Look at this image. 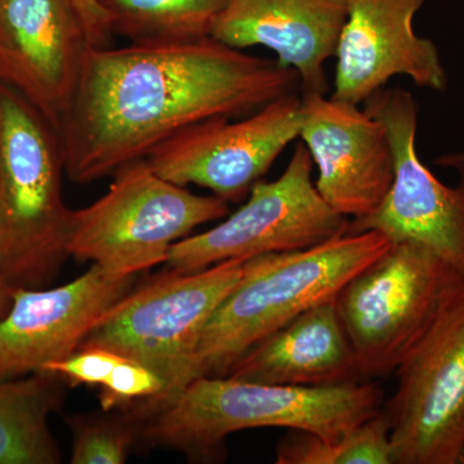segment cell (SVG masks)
I'll list each match as a JSON object with an SVG mask.
<instances>
[{"instance_id":"6da1fadb","label":"cell","mask_w":464,"mask_h":464,"mask_svg":"<svg viewBox=\"0 0 464 464\" xmlns=\"http://www.w3.org/2000/svg\"><path fill=\"white\" fill-rule=\"evenodd\" d=\"M301 92L295 70L212 36L177 44L88 47L57 133L72 182L114 176L191 125L241 118Z\"/></svg>"},{"instance_id":"7a4b0ae2","label":"cell","mask_w":464,"mask_h":464,"mask_svg":"<svg viewBox=\"0 0 464 464\" xmlns=\"http://www.w3.org/2000/svg\"><path fill=\"white\" fill-rule=\"evenodd\" d=\"M384 405L377 383L286 386L209 375L190 382L150 415L146 438L192 456L216 454L234 432L288 429L334 440L373 418Z\"/></svg>"},{"instance_id":"3957f363","label":"cell","mask_w":464,"mask_h":464,"mask_svg":"<svg viewBox=\"0 0 464 464\" xmlns=\"http://www.w3.org/2000/svg\"><path fill=\"white\" fill-rule=\"evenodd\" d=\"M377 231L344 234L313 248L258 256L210 315L197 344L190 382L225 375L277 329L334 299L357 273L391 246Z\"/></svg>"},{"instance_id":"277c9868","label":"cell","mask_w":464,"mask_h":464,"mask_svg":"<svg viewBox=\"0 0 464 464\" xmlns=\"http://www.w3.org/2000/svg\"><path fill=\"white\" fill-rule=\"evenodd\" d=\"M63 173L53 125L0 83V276L12 288H45L70 257Z\"/></svg>"},{"instance_id":"5b68a950","label":"cell","mask_w":464,"mask_h":464,"mask_svg":"<svg viewBox=\"0 0 464 464\" xmlns=\"http://www.w3.org/2000/svg\"><path fill=\"white\" fill-rule=\"evenodd\" d=\"M250 261L231 259L192 273L160 275L127 293L85 338L81 348L111 351L163 378V395L130 415L146 420L190 383L192 357L204 325Z\"/></svg>"},{"instance_id":"8992f818","label":"cell","mask_w":464,"mask_h":464,"mask_svg":"<svg viewBox=\"0 0 464 464\" xmlns=\"http://www.w3.org/2000/svg\"><path fill=\"white\" fill-rule=\"evenodd\" d=\"M114 177L99 200L72 212L69 255L115 276L167 264L173 244L230 215L227 201L168 181L146 160Z\"/></svg>"},{"instance_id":"52a82bcc","label":"cell","mask_w":464,"mask_h":464,"mask_svg":"<svg viewBox=\"0 0 464 464\" xmlns=\"http://www.w3.org/2000/svg\"><path fill=\"white\" fill-rule=\"evenodd\" d=\"M463 284L444 259L413 241L391 243L357 273L335 306L362 380L396 372Z\"/></svg>"},{"instance_id":"ba28073f","label":"cell","mask_w":464,"mask_h":464,"mask_svg":"<svg viewBox=\"0 0 464 464\" xmlns=\"http://www.w3.org/2000/svg\"><path fill=\"white\" fill-rule=\"evenodd\" d=\"M313 170L310 152L298 145L279 179H261L225 221L173 244L169 270L192 273L231 259L295 252L347 234L348 218L320 197Z\"/></svg>"},{"instance_id":"9c48e42d","label":"cell","mask_w":464,"mask_h":464,"mask_svg":"<svg viewBox=\"0 0 464 464\" xmlns=\"http://www.w3.org/2000/svg\"><path fill=\"white\" fill-rule=\"evenodd\" d=\"M393 464H464V284L396 369Z\"/></svg>"},{"instance_id":"30bf717a","label":"cell","mask_w":464,"mask_h":464,"mask_svg":"<svg viewBox=\"0 0 464 464\" xmlns=\"http://www.w3.org/2000/svg\"><path fill=\"white\" fill-rule=\"evenodd\" d=\"M365 110L389 133L395 179L373 213L348 219L347 234L377 231L392 243L422 244L464 279V177L456 188L444 185L418 157V108L408 91L382 88Z\"/></svg>"},{"instance_id":"8fae6325","label":"cell","mask_w":464,"mask_h":464,"mask_svg":"<svg viewBox=\"0 0 464 464\" xmlns=\"http://www.w3.org/2000/svg\"><path fill=\"white\" fill-rule=\"evenodd\" d=\"M301 92L241 116H216L186 128L146 159L177 185L208 188L227 203L248 198L275 160L299 136Z\"/></svg>"},{"instance_id":"7c38bea8","label":"cell","mask_w":464,"mask_h":464,"mask_svg":"<svg viewBox=\"0 0 464 464\" xmlns=\"http://www.w3.org/2000/svg\"><path fill=\"white\" fill-rule=\"evenodd\" d=\"M299 139L317 168L316 190L348 219L373 213L395 179L389 133L359 105L301 93Z\"/></svg>"},{"instance_id":"4fadbf2b","label":"cell","mask_w":464,"mask_h":464,"mask_svg":"<svg viewBox=\"0 0 464 464\" xmlns=\"http://www.w3.org/2000/svg\"><path fill=\"white\" fill-rule=\"evenodd\" d=\"M133 282L134 276H115L92 265L57 288L14 290L0 320V382L41 373L72 355Z\"/></svg>"},{"instance_id":"5bb4252c","label":"cell","mask_w":464,"mask_h":464,"mask_svg":"<svg viewBox=\"0 0 464 464\" xmlns=\"http://www.w3.org/2000/svg\"><path fill=\"white\" fill-rule=\"evenodd\" d=\"M426 2L346 0L332 99L360 106L398 75L420 88L447 90V72L435 43L414 30V18Z\"/></svg>"},{"instance_id":"9a60e30c","label":"cell","mask_w":464,"mask_h":464,"mask_svg":"<svg viewBox=\"0 0 464 464\" xmlns=\"http://www.w3.org/2000/svg\"><path fill=\"white\" fill-rule=\"evenodd\" d=\"M88 47L67 0H0V83L29 101L56 130Z\"/></svg>"},{"instance_id":"2e32d148","label":"cell","mask_w":464,"mask_h":464,"mask_svg":"<svg viewBox=\"0 0 464 464\" xmlns=\"http://www.w3.org/2000/svg\"><path fill=\"white\" fill-rule=\"evenodd\" d=\"M346 14V0H225L212 38L237 50L268 48L297 72L301 93L326 94L324 66Z\"/></svg>"},{"instance_id":"e0dca14e","label":"cell","mask_w":464,"mask_h":464,"mask_svg":"<svg viewBox=\"0 0 464 464\" xmlns=\"http://www.w3.org/2000/svg\"><path fill=\"white\" fill-rule=\"evenodd\" d=\"M227 377L286 386L362 381L335 298L308 308L246 351Z\"/></svg>"},{"instance_id":"ac0fdd59","label":"cell","mask_w":464,"mask_h":464,"mask_svg":"<svg viewBox=\"0 0 464 464\" xmlns=\"http://www.w3.org/2000/svg\"><path fill=\"white\" fill-rule=\"evenodd\" d=\"M63 404L56 374L0 382V464H57L60 449L48 426Z\"/></svg>"},{"instance_id":"d6986e66","label":"cell","mask_w":464,"mask_h":464,"mask_svg":"<svg viewBox=\"0 0 464 464\" xmlns=\"http://www.w3.org/2000/svg\"><path fill=\"white\" fill-rule=\"evenodd\" d=\"M110 29L130 44H177L212 36L225 0H100Z\"/></svg>"},{"instance_id":"ffe728a7","label":"cell","mask_w":464,"mask_h":464,"mask_svg":"<svg viewBox=\"0 0 464 464\" xmlns=\"http://www.w3.org/2000/svg\"><path fill=\"white\" fill-rule=\"evenodd\" d=\"M279 464H393L391 424L382 411L334 440L290 430L276 449Z\"/></svg>"},{"instance_id":"44dd1931","label":"cell","mask_w":464,"mask_h":464,"mask_svg":"<svg viewBox=\"0 0 464 464\" xmlns=\"http://www.w3.org/2000/svg\"><path fill=\"white\" fill-rule=\"evenodd\" d=\"M74 431L72 464H123L134 440V418H76L70 422Z\"/></svg>"},{"instance_id":"7402d4cb","label":"cell","mask_w":464,"mask_h":464,"mask_svg":"<svg viewBox=\"0 0 464 464\" xmlns=\"http://www.w3.org/2000/svg\"><path fill=\"white\" fill-rule=\"evenodd\" d=\"M100 387L101 406L110 411L125 406L137 409L148 405L163 395L166 383L148 366L123 359Z\"/></svg>"},{"instance_id":"603a6c76","label":"cell","mask_w":464,"mask_h":464,"mask_svg":"<svg viewBox=\"0 0 464 464\" xmlns=\"http://www.w3.org/2000/svg\"><path fill=\"white\" fill-rule=\"evenodd\" d=\"M123 359L103 348H81L66 359L52 362L43 372L66 378L75 384L101 386Z\"/></svg>"},{"instance_id":"cb8c5ba5","label":"cell","mask_w":464,"mask_h":464,"mask_svg":"<svg viewBox=\"0 0 464 464\" xmlns=\"http://www.w3.org/2000/svg\"><path fill=\"white\" fill-rule=\"evenodd\" d=\"M81 21L90 47H109L112 41L108 14L100 0H67Z\"/></svg>"},{"instance_id":"d4e9b609","label":"cell","mask_w":464,"mask_h":464,"mask_svg":"<svg viewBox=\"0 0 464 464\" xmlns=\"http://www.w3.org/2000/svg\"><path fill=\"white\" fill-rule=\"evenodd\" d=\"M14 290L16 289L12 288V286L0 276V320L7 315L9 308L12 306Z\"/></svg>"},{"instance_id":"484cf974","label":"cell","mask_w":464,"mask_h":464,"mask_svg":"<svg viewBox=\"0 0 464 464\" xmlns=\"http://www.w3.org/2000/svg\"><path fill=\"white\" fill-rule=\"evenodd\" d=\"M435 163L439 166L453 168L459 172L460 177H464V151L440 157L436 159Z\"/></svg>"}]
</instances>
